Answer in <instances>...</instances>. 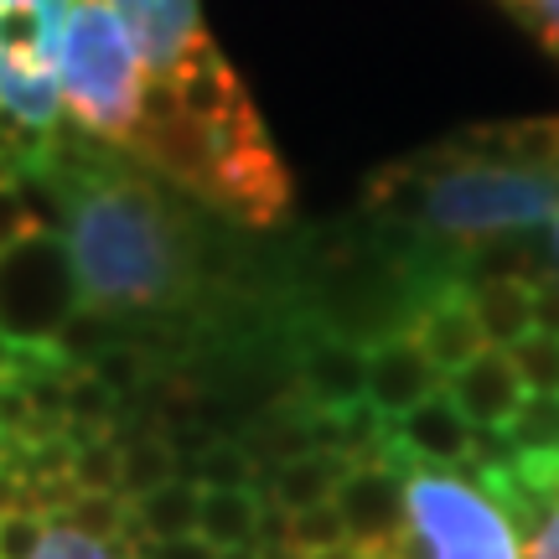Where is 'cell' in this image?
I'll return each instance as SVG.
<instances>
[{
	"instance_id": "6da1fadb",
	"label": "cell",
	"mask_w": 559,
	"mask_h": 559,
	"mask_svg": "<svg viewBox=\"0 0 559 559\" xmlns=\"http://www.w3.org/2000/svg\"><path fill=\"white\" fill-rule=\"evenodd\" d=\"M62 254L88 311H145L181 290L177 223L135 181H83L68 202Z\"/></svg>"
},
{
	"instance_id": "7a4b0ae2",
	"label": "cell",
	"mask_w": 559,
	"mask_h": 559,
	"mask_svg": "<svg viewBox=\"0 0 559 559\" xmlns=\"http://www.w3.org/2000/svg\"><path fill=\"white\" fill-rule=\"evenodd\" d=\"M404 177L415 187L425 228L461 243L513 239L523 228L559 218V171L544 166L451 160L440 171H404Z\"/></svg>"
},
{
	"instance_id": "3957f363",
	"label": "cell",
	"mask_w": 559,
	"mask_h": 559,
	"mask_svg": "<svg viewBox=\"0 0 559 559\" xmlns=\"http://www.w3.org/2000/svg\"><path fill=\"white\" fill-rule=\"evenodd\" d=\"M145 83L151 73H145L124 21L115 16V5L73 0L68 37H62V104L79 115L83 130L124 145L140 124Z\"/></svg>"
},
{
	"instance_id": "277c9868",
	"label": "cell",
	"mask_w": 559,
	"mask_h": 559,
	"mask_svg": "<svg viewBox=\"0 0 559 559\" xmlns=\"http://www.w3.org/2000/svg\"><path fill=\"white\" fill-rule=\"evenodd\" d=\"M73 0H0V120L47 135L62 115V37Z\"/></svg>"
},
{
	"instance_id": "5b68a950",
	"label": "cell",
	"mask_w": 559,
	"mask_h": 559,
	"mask_svg": "<svg viewBox=\"0 0 559 559\" xmlns=\"http://www.w3.org/2000/svg\"><path fill=\"white\" fill-rule=\"evenodd\" d=\"M409 539L425 559H519L513 519L477 481L451 472H409L404 477Z\"/></svg>"
},
{
	"instance_id": "8992f818",
	"label": "cell",
	"mask_w": 559,
	"mask_h": 559,
	"mask_svg": "<svg viewBox=\"0 0 559 559\" xmlns=\"http://www.w3.org/2000/svg\"><path fill=\"white\" fill-rule=\"evenodd\" d=\"M73 311H79V285H73L62 243L32 234L0 254V326L21 347L52 342Z\"/></svg>"
},
{
	"instance_id": "52a82bcc",
	"label": "cell",
	"mask_w": 559,
	"mask_h": 559,
	"mask_svg": "<svg viewBox=\"0 0 559 559\" xmlns=\"http://www.w3.org/2000/svg\"><path fill=\"white\" fill-rule=\"evenodd\" d=\"M109 5L124 21L145 73L166 83L171 94L223 62L218 41L207 37V26H202L198 0H109Z\"/></svg>"
},
{
	"instance_id": "ba28073f",
	"label": "cell",
	"mask_w": 559,
	"mask_h": 559,
	"mask_svg": "<svg viewBox=\"0 0 559 559\" xmlns=\"http://www.w3.org/2000/svg\"><path fill=\"white\" fill-rule=\"evenodd\" d=\"M332 508L347 523V544L362 549V555L409 544V508H404L400 466H347Z\"/></svg>"
},
{
	"instance_id": "9c48e42d",
	"label": "cell",
	"mask_w": 559,
	"mask_h": 559,
	"mask_svg": "<svg viewBox=\"0 0 559 559\" xmlns=\"http://www.w3.org/2000/svg\"><path fill=\"white\" fill-rule=\"evenodd\" d=\"M445 394L466 415L472 430H508L513 415L523 409V400H528V389H523L508 347H481L466 368L445 373Z\"/></svg>"
},
{
	"instance_id": "30bf717a",
	"label": "cell",
	"mask_w": 559,
	"mask_h": 559,
	"mask_svg": "<svg viewBox=\"0 0 559 559\" xmlns=\"http://www.w3.org/2000/svg\"><path fill=\"white\" fill-rule=\"evenodd\" d=\"M440 389H445V373L419 353V342L409 332H394V337L368 347V404L383 419H404Z\"/></svg>"
},
{
	"instance_id": "8fae6325",
	"label": "cell",
	"mask_w": 559,
	"mask_h": 559,
	"mask_svg": "<svg viewBox=\"0 0 559 559\" xmlns=\"http://www.w3.org/2000/svg\"><path fill=\"white\" fill-rule=\"evenodd\" d=\"M409 337L419 342V353L436 362L440 373L466 368V362L487 347V332H481L477 306H472V290H466V285H451V290H440L430 306H419Z\"/></svg>"
},
{
	"instance_id": "7c38bea8",
	"label": "cell",
	"mask_w": 559,
	"mask_h": 559,
	"mask_svg": "<svg viewBox=\"0 0 559 559\" xmlns=\"http://www.w3.org/2000/svg\"><path fill=\"white\" fill-rule=\"evenodd\" d=\"M300 389L326 415H347L368 400V347L347 337H317L300 353Z\"/></svg>"
},
{
	"instance_id": "4fadbf2b",
	"label": "cell",
	"mask_w": 559,
	"mask_h": 559,
	"mask_svg": "<svg viewBox=\"0 0 559 559\" xmlns=\"http://www.w3.org/2000/svg\"><path fill=\"white\" fill-rule=\"evenodd\" d=\"M472 425L461 415L451 394L440 389L425 404H415L404 419H394V440H400L404 456L430 461V466H466L472 461Z\"/></svg>"
},
{
	"instance_id": "5bb4252c",
	"label": "cell",
	"mask_w": 559,
	"mask_h": 559,
	"mask_svg": "<svg viewBox=\"0 0 559 559\" xmlns=\"http://www.w3.org/2000/svg\"><path fill=\"white\" fill-rule=\"evenodd\" d=\"M347 466H353V461L337 456V451H300V456L280 461L275 472H270V502H275L280 513L321 508V502L337 498Z\"/></svg>"
},
{
	"instance_id": "9a60e30c",
	"label": "cell",
	"mask_w": 559,
	"mask_h": 559,
	"mask_svg": "<svg viewBox=\"0 0 559 559\" xmlns=\"http://www.w3.org/2000/svg\"><path fill=\"white\" fill-rule=\"evenodd\" d=\"M472 306L487 332V347H513L528 332H539V300L528 280H481L472 290Z\"/></svg>"
},
{
	"instance_id": "2e32d148",
	"label": "cell",
	"mask_w": 559,
	"mask_h": 559,
	"mask_svg": "<svg viewBox=\"0 0 559 559\" xmlns=\"http://www.w3.org/2000/svg\"><path fill=\"white\" fill-rule=\"evenodd\" d=\"M198 513H202V492L187 477L166 481L156 492L130 502V539H192L198 534Z\"/></svg>"
},
{
	"instance_id": "e0dca14e",
	"label": "cell",
	"mask_w": 559,
	"mask_h": 559,
	"mask_svg": "<svg viewBox=\"0 0 559 559\" xmlns=\"http://www.w3.org/2000/svg\"><path fill=\"white\" fill-rule=\"evenodd\" d=\"M260 528V498L243 487V492H202V513H198V539L207 549H249Z\"/></svg>"
},
{
	"instance_id": "ac0fdd59",
	"label": "cell",
	"mask_w": 559,
	"mask_h": 559,
	"mask_svg": "<svg viewBox=\"0 0 559 559\" xmlns=\"http://www.w3.org/2000/svg\"><path fill=\"white\" fill-rule=\"evenodd\" d=\"M124 456V477H120V498H145V492H156L166 481H177V461H171V445L156 436H140L130 445H120Z\"/></svg>"
},
{
	"instance_id": "d6986e66",
	"label": "cell",
	"mask_w": 559,
	"mask_h": 559,
	"mask_svg": "<svg viewBox=\"0 0 559 559\" xmlns=\"http://www.w3.org/2000/svg\"><path fill=\"white\" fill-rule=\"evenodd\" d=\"M68 477L79 481V492H115L120 498V477H124V456L115 440L88 436L73 445V461H68Z\"/></svg>"
},
{
	"instance_id": "ffe728a7",
	"label": "cell",
	"mask_w": 559,
	"mask_h": 559,
	"mask_svg": "<svg viewBox=\"0 0 559 559\" xmlns=\"http://www.w3.org/2000/svg\"><path fill=\"white\" fill-rule=\"evenodd\" d=\"M58 519L68 523V528L88 534V539H99V544L130 534V508H124V498H115V492H79Z\"/></svg>"
},
{
	"instance_id": "44dd1931",
	"label": "cell",
	"mask_w": 559,
	"mask_h": 559,
	"mask_svg": "<svg viewBox=\"0 0 559 559\" xmlns=\"http://www.w3.org/2000/svg\"><path fill=\"white\" fill-rule=\"evenodd\" d=\"M508 358H513V368H519V379L528 394H559V337L528 332L523 342L508 347Z\"/></svg>"
},
{
	"instance_id": "7402d4cb",
	"label": "cell",
	"mask_w": 559,
	"mask_h": 559,
	"mask_svg": "<svg viewBox=\"0 0 559 559\" xmlns=\"http://www.w3.org/2000/svg\"><path fill=\"white\" fill-rule=\"evenodd\" d=\"M508 436L523 456L528 451H559V394H528L513 425H508Z\"/></svg>"
},
{
	"instance_id": "603a6c76",
	"label": "cell",
	"mask_w": 559,
	"mask_h": 559,
	"mask_svg": "<svg viewBox=\"0 0 559 559\" xmlns=\"http://www.w3.org/2000/svg\"><path fill=\"white\" fill-rule=\"evenodd\" d=\"M347 544V523L332 502L321 508H306V513H290V549L296 555H332Z\"/></svg>"
},
{
	"instance_id": "cb8c5ba5",
	"label": "cell",
	"mask_w": 559,
	"mask_h": 559,
	"mask_svg": "<svg viewBox=\"0 0 559 559\" xmlns=\"http://www.w3.org/2000/svg\"><path fill=\"white\" fill-rule=\"evenodd\" d=\"M249 477H254V456L243 445H213L198 466L202 492H243Z\"/></svg>"
},
{
	"instance_id": "d4e9b609",
	"label": "cell",
	"mask_w": 559,
	"mask_h": 559,
	"mask_svg": "<svg viewBox=\"0 0 559 559\" xmlns=\"http://www.w3.org/2000/svg\"><path fill=\"white\" fill-rule=\"evenodd\" d=\"M68 419H79L88 436L109 430V419H115V394H109L88 368H83L79 379H68Z\"/></svg>"
},
{
	"instance_id": "484cf974",
	"label": "cell",
	"mask_w": 559,
	"mask_h": 559,
	"mask_svg": "<svg viewBox=\"0 0 559 559\" xmlns=\"http://www.w3.org/2000/svg\"><path fill=\"white\" fill-rule=\"evenodd\" d=\"M88 373H94L115 400H124V394H135L140 383H145V358H140L135 347H104L99 358L88 362Z\"/></svg>"
},
{
	"instance_id": "4316f807",
	"label": "cell",
	"mask_w": 559,
	"mask_h": 559,
	"mask_svg": "<svg viewBox=\"0 0 559 559\" xmlns=\"http://www.w3.org/2000/svg\"><path fill=\"white\" fill-rule=\"evenodd\" d=\"M32 559H115V555H109L99 539H88V534H79V528H68L62 519H47V534H41V544H37V555Z\"/></svg>"
},
{
	"instance_id": "83f0119b",
	"label": "cell",
	"mask_w": 559,
	"mask_h": 559,
	"mask_svg": "<svg viewBox=\"0 0 559 559\" xmlns=\"http://www.w3.org/2000/svg\"><path fill=\"white\" fill-rule=\"evenodd\" d=\"M41 534H47L41 513H5L0 519V559H32Z\"/></svg>"
},
{
	"instance_id": "f1b7e54d",
	"label": "cell",
	"mask_w": 559,
	"mask_h": 559,
	"mask_svg": "<svg viewBox=\"0 0 559 559\" xmlns=\"http://www.w3.org/2000/svg\"><path fill=\"white\" fill-rule=\"evenodd\" d=\"M32 234H47L41 218H37V207H26L21 192L0 187V254H5V249H16L21 239H32Z\"/></svg>"
},
{
	"instance_id": "f546056e",
	"label": "cell",
	"mask_w": 559,
	"mask_h": 559,
	"mask_svg": "<svg viewBox=\"0 0 559 559\" xmlns=\"http://www.w3.org/2000/svg\"><path fill=\"white\" fill-rule=\"evenodd\" d=\"M135 559H218V549H207V544L192 534V539H140L135 544Z\"/></svg>"
},
{
	"instance_id": "4dcf8cb0",
	"label": "cell",
	"mask_w": 559,
	"mask_h": 559,
	"mask_svg": "<svg viewBox=\"0 0 559 559\" xmlns=\"http://www.w3.org/2000/svg\"><path fill=\"white\" fill-rule=\"evenodd\" d=\"M528 559H559V498H544V519L528 534Z\"/></svg>"
},
{
	"instance_id": "1f68e13d",
	"label": "cell",
	"mask_w": 559,
	"mask_h": 559,
	"mask_svg": "<svg viewBox=\"0 0 559 559\" xmlns=\"http://www.w3.org/2000/svg\"><path fill=\"white\" fill-rule=\"evenodd\" d=\"M534 300H539V332L559 337V280L544 275L539 285H534Z\"/></svg>"
},
{
	"instance_id": "d6a6232c",
	"label": "cell",
	"mask_w": 559,
	"mask_h": 559,
	"mask_svg": "<svg viewBox=\"0 0 559 559\" xmlns=\"http://www.w3.org/2000/svg\"><path fill=\"white\" fill-rule=\"evenodd\" d=\"M5 513H32V492H26V481H16L11 472H0V519Z\"/></svg>"
},
{
	"instance_id": "836d02e7",
	"label": "cell",
	"mask_w": 559,
	"mask_h": 559,
	"mask_svg": "<svg viewBox=\"0 0 559 559\" xmlns=\"http://www.w3.org/2000/svg\"><path fill=\"white\" fill-rule=\"evenodd\" d=\"M16 368H21V342L0 326V383H16Z\"/></svg>"
},
{
	"instance_id": "e575fe53",
	"label": "cell",
	"mask_w": 559,
	"mask_h": 559,
	"mask_svg": "<svg viewBox=\"0 0 559 559\" xmlns=\"http://www.w3.org/2000/svg\"><path fill=\"white\" fill-rule=\"evenodd\" d=\"M300 559H368V555L353 549V544H342V549H332V555H300Z\"/></svg>"
},
{
	"instance_id": "d590c367",
	"label": "cell",
	"mask_w": 559,
	"mask_h": 559,
	"mask_svg": "<svg viewBox=\"0 0 559 559\" xmlns=\"http://www.w3.org/2000/svg\"><path fill=\"white\" fill-rule=\"evenodd\" d=\"M368 559H415V549L404 544V549H379V555H368Z\"/></svg>"
},
{
	"instance_id": "8d00e7d4",
	"label": "cell",
	"mask_w": 559,
	"mask_h": 559,
	"mask_svg": "<svg viewBox=\"0 0 559 559\" xmlns=\"http://www.w3.org/2000/svg\"><path fill=\"white\" fill-rule=\"evenodd\" d=\"M549 228H555V260H559V218H555V223H549Z\"/></svg>"
}]
</instances>
